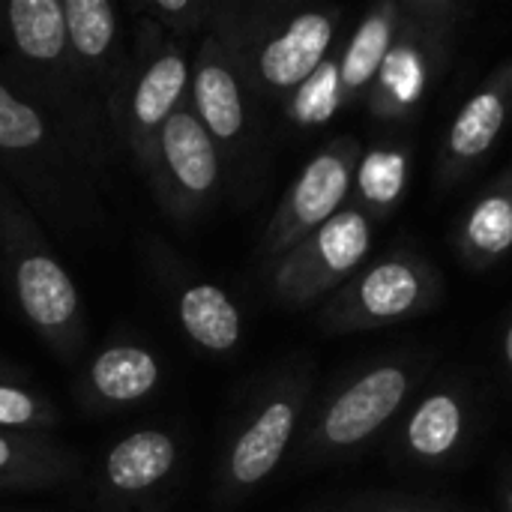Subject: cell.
<instances>
[{
    "instance_id": "14",
    "label": "cell",
    "mask_w": 512,
    "mask_h": 512,
    "mask_svg": "<svg viewBox=\"0 0 512 512\" xmlns=\"http://www.w3.org/2000/svg\"><path fill=\"white\" fill-rule=\"evenodd\" d=\"M360 153V138L339 135L309 156V162L291 180L261 234L258 258L264 261V267L291 252L300 240L315 234L351 204V186Z\"/></svg>"
},
{
    "instance_id": "11",
    "label": "cell",
    "mask_w": 512,
    "mask_h": 512,
    "mask_svg": "<svg viewBox=\"0 0 512 512\" xmlns=\"http://www.w3.org/2000/svg\"><path fill=\"white\" fill-rule=\"evenodd\" d=\"M483 429L480 387L465 372L432 375L384 435L387 459L408 471H450L462 465Z\"/></svg>"
},
{
    "instance_id": "30",
    "label": "cell",
    "mask_w": 512,
    "mask_h": 512,
    "mask_svg": "<svg viewBox=\"0 0 512 512\" xmlns=\"http://www.w3.org/2000/svg\"><path fill=\"white\" fill-rule=\"evenodd\" d=\"M12 375H15V372H12L9 366H3V363H0V378H12Z\"/></svg>"
},
{
    "instance_id": "3",
    "label": "cell",
    "mask_w": 512,
    "mask_h": 512,
    "mask_svg": "<svg viewBox=\"0 0 512 512\" xmlns=\"http://www.w3.org/2000/svg\"><path fill=\"white\" fill-rule=\"evenodd\" d=\"M438 369V351L405 348L372 357L312 399L297 438V462L327 468L360 459L384 438Z\"/></svg>"
},
{
    "instance_id": "28",
    "label": "cell",
    "mask_w": 512,
    "mask_h": 512,
    "mask_svg": "<svg viewBox=\"0 0 512 512\" xmlns=\"http://www.w3.org/2000/svg\"><path fill=\"white\" fill-rule=\"evenodd\" d=\"M498 354H501V369H504V378L512 390V309L501 327V339H498Z\"/></svg>"
},
{
    "instance_id": "2",
    "label": "cell",
    "mask_w": 512,
    "mask_h": 512,
    "mask_svg": "<svg viewBox=\"0 0 512 512\" xmlns=\"http://www.w3.org/2000/svg\"><path fill=\"white\" fill-rule=\"evenodd\" d=\"M345 9L333 3L222 0L216 33L234 66L267 111L288 96L336 51Z\"/></svg>"
},
{
    "instance_id": "13",
    "label": "cell",
    "mask_w": 512,
    "mask_h": 512,
    "mask_svg": "<svg viewBox=\"0 0 512 512\" xmlns=\"http://www.w3.org/2000/svg\"><path fill=\"white\" fill-rule=\"evenodd\" d=\"M375 222L348 204L291 252L267 264V288L285 309H309L339 291L372 255Z\"/></svg>"
},
{
    "instance_id": "5",
    "label": "cell",
    "mask_w": 512,
    "mask_h": 512,
    "mask_svg": "<svg viewBox=\"0 0 512 512\" xmlns=\"http://www.w3.org/2000/svg\"><path fill=\"white\" fill-rule=\"evenodd\" d=\"M315 396V366L294 357L273 369L237 414L213 474V501L237 507L252 498L297 444Z\"/></svg>"
},
{
    "instance_id": "17",
    "label": "cell",
    "mask_w": 512,
    "mask_h": 512,
    "mask_svg": "<svg viewBox=\"0 0 512 512\" xmlns=\"http://www.w3.org/2000/svg\"><path fill=\"white\" fill-rule=\"evenodd\" d=\"M69 63L93 114L108 126V102L126 60L123 15L111 0H63Z\"/></svg>"
},
{
    "instance_id": "18",
    "label": "cell",
    "mask_w": 512,
    "mask_h": 512,
    "mask_svg": "<svg viewBox=\"0 0 512 512\" xmlns=\"http://www.w3.org/2000/svg\"><path fill=\"white\" fill-rule=\"evenodd\" d=\"M159 357L138 342H108L99 348L75 381V399L87 411L111 414L147 402L162 387Z\"/></svg>"
},
{
    "instance_id": "20",
    "label": "cell",
    "mask_w": 512,
    "mask_h": 512,
    "mask_svg": "<svg viewBox=\"0 0 512 512\" xmlns=\"http://www.w3.org/2000/svg\"><path fill=\"white\" fill-rule=\"evenodd\" d=\"M414 0H381L363 12L348 39L336 48L342 108H354L366 99L384 57L402 36L411 18Z\"/></svg>"
},
{
    "instance_id": "4",
    "label": "cell",
    "mask_w": 512,
    "mask_h": 512,
    "mask_svg": "<svg viewBox=\"0 0 512 512\" xmlns=\"http://www.w3.org/2000/svg\"><path fill=\"white\" fill-rule=\"evenodd\" d=\"M0 276L33 336L60 360H78L87 345V312L78 285L42 222L6 180H0Z\"/></svg>"
},
{
    "instance_id": "19",
    "label": "cell",
    "mask_w": 512,
    "mask_h": 512,
    "mask_svg": "<svg viewBox=\"0 0 512 512\" xmlns=\"http://www.w3.org/2000/svg\"><path fill=\"white\" fill-rule=\"evenodd\" d=\"M174 261V255H171ZM174 261V276L168 279L174 294V315L183 330V336L210 357H228L243 345V309L234 303V297L195 273H186Z\"/></svg>"
},
{
    "instance_id": "21",
    "label": "cell",
    "mask_w": 512,
    "mask_h": 512,
    "mask_svg": "<svg viewBox=\"0 0 512 512\" xmlns=\"http://www.w3.org/2000/svg\"><path fill=\"white\" fill-rule=\"evenodd\" d=\"M453 252L474 273L495 270L512 255V165L492 177L462 210L453 228Z\"/></svg>"
},
{
    "instance_id": "16",
    "label": "cell",
    "mask_w": 512,
    "mask_h": 512,
    "mask_svg": "<svg viewBox=\"0 0 512 512\" xmlns=\"http://www.w3.org/2000/svg\"><path fill=\"white\" fill-rule=\"evenodd\" d=\"M180 441L159 426H141L114 441L96 471V495L105 512H156L180 471Z\"/></svg>"
},
{
    "instance_id": "26",
    "label": "cell",
    "mask_w": 512,
    "mask_h": 512,
    "mask_svg": "<svg viewBox=\"0 0 512 512\" xmlns=\"http://www.w3.org/2000/svg\"><path fill=\"white\" fill-rule=\"evenodd\" d=\"M60 423L57 408L15 378H0V429L45 435Z\"/></svg>"
},
{
    "instance_id": "8",
    "label": "cell",
    "mask_w": 512,
    "mask_h": 512,
    "mask_svg": "<svg viewBox=\"0 0 512 512\" xmlns=\"http://www.w3.org/2000/svg\"><path fill=\"white\" fill-rule=\"evenodd\" d=\"M195 45L171 39L150 21H135V39L108 102L114 150L138 171L147 165L156 135L189 99Z\"/></svg>"
},
{
    "instance_id": "10",
    "label": "cell",
    "mask_w": 512,
    "mask_h": 512,
    "mask_svg": "<svg viewBox=\"0 0 512 512\" xmlns=\"http://www.w3.org/2000/svg\"><path fill=\"white\" fill-rule=\"evenodd\" d=\"M474 9L462 0H414L411 18L384 57L363 105L381 123L414 120L450 69Z\"/></svg>"
},
{
    "instance_id": "24",
    "label": "cell",
    "mask_w": 512,
    "mask_h": 512,
    "mask_svg": "<svg viewBox=\"0 0 512 512\" xmlns=\"http://www.w3.org/2000/svg\"><path fill=\"white\" fill-rule=\"evenodd\" d=\"M342 108V93H339V60L336 51L312 72L309 81H303L288 102L279 108L282 120L297 129V132H312L327 126Z\"/></svg>"
},
{
    "instance_id": "15",
    "label": "cell",
    "mask_w": 512,
    "mask_h": 512,
    "mask_svg": "<svg viewBox=\"0 0 512 512\" xmlns=\"http://www.w3.org/2000/svg\"><path fill=\"white\" fill-rule=\"evenodd\" d=\"M510 120L512 54L486 72V78L471 90V96L459 105L450 126L444 129L432 165L435 192H450L465 183L498 150Z\"/></svg>"
},
{
    "instance_id": "27",
    "label": "cell",
    "mask_w": 512,
    "mask_h": 512,
    "mask_svg": "<svg viewBox=\"0 0 512 512\" xmlns=\"http://www.w3.org/2000/svg\"><path fill=\"white\" fill-rule=\"evenodd\" d=\"M333 512H456L447 501L423 498V495H396V492H375L351 498Z\"/></svg>"
},
{
    "instance_id": "7",
    "label": "cell",
    "mask_w": 512,
    "mask_h": 512,
    "mask_svg": "<svg viewBox=\"0 0 512 512\" xmlns=\"http://www.w3.org/2000/svg\"><path fill=\"white\" fill-rule=\"evenodd\" d=\"M189 105L222 156L225 192L237 204H252L270 165L267 108L216 33H204L195 45Z\"/></svg>"
},
{
    "instance_id": "12",
    "label": "cell",
    "mask_w": 512,
    "mask_h": 512,
    "mask_svg": "<svg viewBox=\"0 0 512 512\" xmlns=\"http://www.w3.org/2000/svg\"><path fill=\"white\" fill-rule=\"evenodd\" d=\"M141 174L159 210L183 228L195 225L225 195L222 156L189 99L156 135Z\"/></svg>"
},
{
    "instance_id": "25",
    "label": "cell",
    "mask_w": 512,
    "mask_h": 512,
    "mask_svg": "<svg viewBox=\"0 0 512 512\" xmlns=\"http://www.w3.org/2000/svg\"><path fill=\"white\" fill-rule=\"evenodd\" d=\"M219 9L222 0H132L126 6L135 21H150L186 45H198V39L216 27Z\"/></svg>"
},
{
    "instance_id": "9",
    "label": "cell",
    "mask_w": 512,
    "mask_h": 512,
    "mask_svg": "<svg viewBox=\"0 0 512 512\" xmlns=\"http://www.w3.org/2000/svg\"><path fill=\"white\" fill-rule=\"evenodd\" d=\"M444 297L447 279L438 264L414 243H393L321 303L318 330L327 336L387 330L432 315Z\"/></svg>"
},
{
    "instance_id": "23",
    "label": "cell",
    "mask_w": 512,
    "mask_h": 512,
    "mask_svg": "<svg viewBox=\"0 0 512 512\" xmlns=\"http://www.w3.org/2000/svg\"><path fill=\"white\" fill-rule=\"evenodd\" d=\"M411 162H414V150L402 141L363 147L354 171L351 204L363 210L375 225L387 222L408 195Z\"/></svg>"
},
{
    "instance_id": "6",
    "label": "cell",
    "mask_w": 512,
    "mask_h": 512,
    "mask_svg": "<svg viewBox=\"0 0 512 512\" xmlns=\"http://www.w3.org/2000/svg\"><path fill=\"white\" fill-rule=\"evenodd\" d=\"M0 69L9 81L75 129L99 153L117 156L111 129L84 102L66 42L63 0H6L0 3Z\"/></svg>"
},
{
    "instance_id": "29",
    "label": "cell",
    "mask_w": 512,
    "mask_h": 512,
    "mask_svg": "<svg viewBox=\"0 0 512 512\" xmlns=\"http://www.w3.org/2000/svg\"><path fill=\"white\" fill-rule=\"evenodd\" d=\"M498 501H501V510L512 512V459L501 465V474H498Z\"/></svg>"
},
{
    "instance_id": "1",
    "label": "cell",
    "mask_w": 512,
    "mask_h": 512,
    "mask_svg": "<svg viewBox=\"0 0 512 512\" xmlns=\"http://www.w3.org/2000/svg\"><path fill=\"white\" fill-rule=\"evenodd\" d=\"M111 156L99 153L0 69V180L60 234L90 231L105 216Z\"/></svg>"
},
{
    "instance_id": "22",
    "label": "cell",
    "mask_w": 512,
    "mask_h": 512,
    "mask_svg": "<svg viewBox=\"0 0 512 512\" xmlns=\"http://www.w3.org/2000/svg\"><path fill=\"white\" fill-rule=\"evenodd\" d=\"M81 459L69 447L36 432L0 429V492H36L72 483Z\"/></svg>"
}]
</instances>
